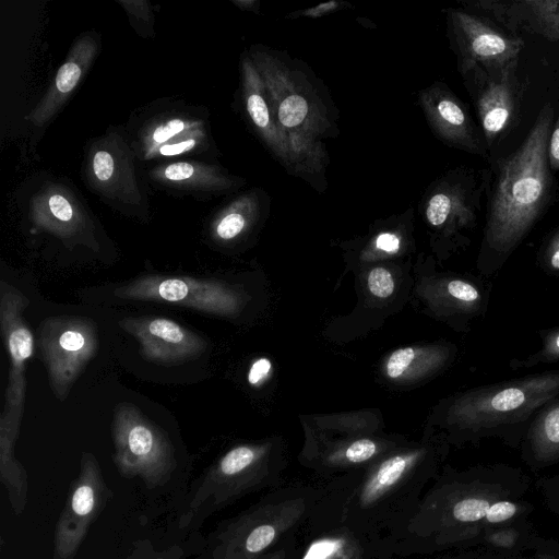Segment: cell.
Returning a JSON list of instances; mask_svg holds the SVG:
<instances>
[{
  "mask_svg": "<svg viewBox=\"0 0 559 559\" xmlns=\"http://www.w3.org/2000/svg\"><path fill=\"white\" fill-rule=\"evenodd\" d=\"M280 466L267 445L240 444L223 454L204 474L181 513L178 527L265 488H277Z\"/></svg>",
  "mask_w": 559,
  "mask_h": 559,
  "instance_id": "52a82bcc",
  "label": "cell"
},
{
  "mask_svg": "<svg viewBox=\"0 0 559 559\" xmlns=\"http://www.w3.org/2000/svg\"><path fill=\"white\" fill-rule=\"evenodd\" d=\"M322 486L274 488L258 502L224 522L214 535L212 559H259L299 530L312 513Z\"/></svg>",
  "mask_w": 559,
  "mask_h": 559,
  "instance_id": "8992f818",
  "label": "cell"
},
{
  "mask_svg": "<svg viewBox=\"0 0 559 559\" xmlns=\"http://www.w3.org/2000/svg\"><path fill=\"white\" fill-rule=\"evenodd\" d=\"M270 198L262 189H251L236 197L218 214L212 225L213 237L229 242L243 235L267 212Z\"/></svg>",
  "mask_w": 559,
  "mask_h": 559,
  "instance_id": "484cf974",
  "label": "cell"
},
{
  "mask_svg": "<svg viewBox=\"0 0 559 559\" xmlns=\"http://www.w3.org/2000/svg\"><path fill=\"white\" fill-rule=\"evenodd\" d=\"M259 559H288V550L284 546H277L276 548L266 552Z\"/></svg>",
  "mask_w": 559,
  "mask_h": 559,
  "instance_id": "7bdbcfd3",
  "label": "cell"
},
{
  "mask_svg": "<svg viewBox=\"0 0 559 559\" xmlns=\"http://www.w3.org/2000/svg\"><path fill=\"white\" fill-rule=\"evenodd\" d=\"M260 72L276 122L298 177L318 192L328 187L329 154L323 140L338 135V110L324 83L302 60L258 44L249 50Z\"/></svg>",
  "mask_w": 559,
  "mask_h": 559,
  "instance_id": "277c9868",
  "label": "cell"
},
{
  "mask_svg": "<svg viewBox=\"0 0 559 559\" xmlns=\"http://www.w3.org/2000/svg\"><path fill=\"white\" fill-rule=\"evenodd\" d=\"M558 393L559 369L471 389L451 407V441L477 444L497 439L519 450L536 413Z\"/></svg>",
  "mask_w": 559,
  "mask_h": 559,
  "instance_id": "5b68a950",
  "label": "cell"
},
{
  "mask_svg": "<svg viewBox=\"0 0 559 559\" xmlns=\"http://www.w3.org/2000/svg\"><path fill=\"white\" fill-rule=\"evenodd\" d=\"M200 121L185 118H169L152 126L142 135V152L145 158H153L156 151L181 132L197 126Z\"/></svg>",
  "mask_w": 559,
  "mask_h": 559,
  "instance_id": "f1b7e54d",
  "label": "cell"
},
{
  "mask_svg": "<svg viewBox=\"0 0 559 559\" xmlns=\"http://www.w3.org/2000/svg\"><path fill=\"white\" fill-rule=\"evenodd\" d=\"M127 559H185V551L179 545L156 549L151 540H136Z\"/></svg>",
  "mask_w": 559,
  "mask_h": 559,
  "instance_id": "4dcf8cb0",
  "label": "cell"
},
{
  "mask_svg": "<svg viewBox=\"0 0 559 559\" xmlns=\"http://www.w3.org/2000/svg\"><path fill=\"white\" fill-rule=\"evenodd\" d=\"M97 51L98 41L94 35L85 34L76 39L49 90L29 114L33 124L44 126L58 112L88 71Z\"/></svg>",
  "mask_w": 559,
  "mask_h": 559,
  "instance_id": "7402d4cb",
  "label": "cell"
},
{
  "mask_svg": "<svg viewBox=\"0 0 559 559\" xmlns=\"http://www.w3.org/2000/svg\"><path fill=\"white\" fill-rule=\"evenodd\" d=\"M417 103L431 132L448 147L488 156L483 133L469 107L444 82L436 81L418 92Z\"/></svg>",
  "mask_w": 559,
  "mask_h": 559,
  "instance_id": "2e32d148",
  "label": "cell"
},
{
  "mask_svg": "<svg viewBox=\"0 0 559 559\" xmlns=\"http://www.w3.org/2000/svg\"><path fill=\"white\" fill-rule=\"evenodd\" d=\"M533 479L521 467L488 463L438 474L401 533L389 559L476 548L487 530L527 520Z\"/></svg>",
  "mask_w": 559,
  "mask_h": 559,
  "instance_id": "6da1fadb",
  "label": "cell"
},
{
  "mask_svg": "<svg viewBox=\"0 0 559 559\" xmlns=\"http://www.w3.org/2000/svg\"><path fill=\"white\" fill-rule=\"evenodd\" d=\"M233 3L241 10L260 13L259 0H234Z\"/></svg>",
  "mask_w": 559,
  "mask_h": 559,
  "instance_id": "b9f144b4",
  "label": "cell"
},
{
  "mask_svg": "<svg viewBox=\"0 0 559 559\" xmlns=\"http://www.w3.org/2000/svg\"><path fill=\"white\" fill-rule=\"evenodd\" d=\"M397 231V229L381 230L373 239L374 247L385 253H396L402 242Z\"/></svg>",
  "mask_w": 559,
  "mask_h": 559,
  "instance_id": "74e56055",
  "label": "cell"
},
{
  "mask_svg": "<svg viewBox=\"0 0 559 559\" xmlns=\"http://www.w3.org/2000/svg\"><path fill=\"white\" fill-rule=\"evenodd\" d=\"M354 7L347 1L343 0H330L326 2H322L318 5L307 8L304 10H296L294 12L288 13L285 15V19H304V17H311L317 19L321 16H325L332 13H335L337 11L342 10H352Z\"/></svg>",
  "mask_w": 559,
  "mask_h": 559,
  "instance_id": "d6a6232c",
  "label": "cell"
},
{
  "mask_svg": "<svg viewBox=\"0 0 559 559\" xmlns=\"http://www.w3.org/2000/svg\"><path fill=\"white\" fill-rule=\"evenodd\" d=\"M554 117V107L545 104L520 146L485 169V225L477 257L485 277L504 266L554 200L547 158Z\"/></svg>",
  "mask_w": 559,
  "mask_h": 559,
  "instance_id": "3957f363",
  "label": "cell"
},
{
  "mask_svg": "<svg viewBox=\"0 0 559 559\" xmlns=\"http://www.w3.org/2000/svg\"><path fill=\"white\" fill-rule=\"evenodd\" d=\"M112 495L96 457L83 452L79 475L69 488L68 499L56 524L52 559L74 558L90 526Z\"/></svg>",
  "mask_w": 559,
  "mask_h": 559,
  "instance_id": "5bb4252c",
  "label": "cell"
},
{
  "mask_svg": "<svg viewBox=\"0 0 559 559\" xmlns=\"http://www.w3.org/2000/svg\"><path fill=\"white\" fill-rule=\"evenodd\" d=\"M271 361L266 358H260L255 360L248 373V381L251 384H258L261 380H263L271 370Z\"/></svg>",
  "mask_w": 559,
  "mask_h": 559,
  "instance_id": "ab89813d",
  "label": "cell"
},
{
  "mask_svg": "<svg viewBox=\"0 0 559 559\" xmlns=\"http://www.w3.org/2000/svg\"><path fill=\"white\" fill-rule=\"evenodd\" d=\"M115 296L179 305L214 314H228L237 305L235 293L223 283L189 276L144 275L116 288Z\"/></svg>",
  "mask_w": 559,
  "mask_h": 559,
  "instance_id": "9a60e30c",
  "label": "cell"
},
{
  "mask_svg": "<svg viewBox=\"0 0 559 559\" xmlns=\"http://www.w3.org/2000/svg\"><path fill=\"white\" fill-rule=\"evenodd\" d=\"M311 533L301 559H385L373 546L349 528L312 513L305 522Z\"/></svg>",
  "mask_w": 559,
  "mask_h": 559,
  "instance_id": "603a6c76",
  "label": "cell"
},
{
  "mask_svg": "<svg viewBox=\"0 0 559 559\" xmlns=\"http://www.w3.org/2000/svg\"><path fill=\"white\" fill-rule=\"evenodd\" d=\"M368 287L372 295L386 298L394 290V281L386 269L377 266L368 275Z\"/></svg>",
  "mask_w": 559,
  "mask_h": 559,
  "instance_id": "e575fe53",
  "label": "cell"
},
{
  "mask_svg": "<svg viewBox=\"0 0 559 559\" xmlns=\"http://www.w3.org/2000/svg\"><path fill=\"white\" fill-rule=\"evenodd\" d=\"M457 3L513 35L525 32L559 41V0H460Z\"/></svg>",
  "mask_w": 559,
  "mask_h": 559,
  "instance_id": "d6986e66",
  "label": "cell"
},
{
  "mask_svg": "<svg viewBox=\"0 0 559 559\" xmlns=\"http://www.w3.org/2000/svg\"><path fill=\"white\" fill-rule=\"evenodd\" d=\"M537 263L546 274L559 276V226L540 245L537 251Z\"/></svg>",
  "mask_w": 559,
  "mask_h": 559,
  "instance_id": "f546056e",
  "label": "cell"
},
{
  "mask_svg": "<svg viewBox=\"0 0 559 559\" xmlns=\"http://www.w3.org/2000/svg\"><path fill=\"white\" fill-rule=\"evenodd\" d=\"M34 226L64 242L80 241L92 223L76 199L60 186L43 188L31 201Z\"/></svg>",
  "mask_w": 559,
  "mask_h": 559,
  "instance_id": "44dd1931",
  "label": "cell"
},
{
  "mask_svg": "<svg viewBox=\"0 0 559 559\" xmlns=\"http://www.w3.org/2000/svg\"><path fill=\"white\" fill-rule=\"evenodd\" d=\"M86 176L94 190L107 200L126 205L142 204L132 151L117 133H109L92 145Z\"/></svg>",
  "mask_w": 559,
  "mask_h": 559,
  "instance_id": "e0dca14e",
  "label": "cell"
},
{
  "mask_svg": "<svg viewBox=\"0 0 559 559\" xmlns=\"http://www.w3.org/2000/svg\"><path fill=\"white\" fill-rule=\"evenodd\" d=\"M534 487L549 512L559 519V473L539 477Z\"/></svg>",
  "mask_w": 559,
  "mask_h": 559,
  "instance_id": "1f68e13d",
  "label": "cell"
},
{
  "mask_svg": "<svg viewBox=\"0 0 559 559\" xmlns=\"http://www.w3.org/2000/svg\"><path fill=\"white\" fill-rule=\"evenodd\" d=\"M522 559H531V557L525 555V556L522 557Z\"/></svg>",
  "mask_w": 559,
  "mask_h": 559,
  "instance_id": "ee69618b",
  "label": "cell"
},
{
  "mask_svg": "<svg viewBox=\"0 0 559 559\" xmlns=\"http://www.w3.org/2000/svg\"><path fill=\"white\" fill-rule=\"evenodd\" d=\"M28 298L4 281L0 283V326L10 358L0 431L17 438L25 405L26 365L34 353V336L23 318Z\"/></svg>",
  "mask_w": 559,
  "mask_h": 559,
  "instance_id": "4fadbf2b",
  "label": "cell"
},
{
  "mask_svg": "<svg viewBox=\"0 0 559 559\" xmlns=\"http://www.w3.org/2000/svg\"><path fill=\"white\" fill-rule=\"evenodd\" d=\"M119 325L138 341L140 355L157 365L193 360L207 347L202 336L168 318L131 317L120 320Z\"/></svg>",
  "mask_w": 559,
  "mask_h": 559,
  "instance_id": "ac0fdd59",
  "label": "cell"
},
{
  "mask_svg": "<svg viewBox=\"0 0 559 559\" xmlns=\"http://www.w3.org/2000/svg\"><path fill=\"white\" fill-rule=\"evenodd\" d=\"M547 158L552 171H559V116L554 121L547 145Z\"/></svg>",
  "mask_w": 559,
  "mask_h": 559,
  "instance_id": "f35d334b",
  "label": "cell"
},
{
  "mask_svg": "<svg viewBox=\"0 0 559 559\" xmlns=\"http://www.w3.org/2000/svg\"><path fill=\"white\" fill-rule=\"evenodd\" d=\"M416 358V350L413 347H404L395 350L388 359L386 374L396 379L402 377L413 365Z\"/></svg>",
  "mask_w": 559,
  "mask_h": 559,
  "instance_id": "836d02e7",
  "label": "cell"
},
{
  "mask_svg": "<svg viewBox=\"0 0 559 559\" xmlns=\"http://www.w3.org/2000/svg\"><path fill=\"white\" fill-rule=\"evenodd\" d=\"M519 452L534 473L559 464V393L536 413Z\"/></svg>",
  "mask_w": 559,
  "mask_h": 559,
  "instance_id": "cb8c5ba5",
  "label": "cell"
},
{
  "mask_svg": "<svg viewBox=\"0 0 559 559\" xmlns=\"http://www.w3.org/2000/svg\"><path fill=\"white\" fill-rule=\"evenodd\" d=\"M428 559H515L509 556L489 551L481 547L456 550L451 554H441ZM519 559V558H516Z\"/></svg>",
  "mask_w": 559,
  "mask_h": 559,
  "instance_id": "8d00e7d4",
  "label": "cell"
},
{
  "mask_svg": "<svg viewBox=\"0 0 559 559\" xmlns=\"http://www.w3.org/2000/svg\"><path fill=\"white\" fill-rule=\"evenodd\" d=\"M539 348L524 358H512L509 368L513 371L526 370L543 365L559 362V325L539 330Z\"/></svg>",
  "mask_w": 559,
  "mask_h": 559,
  "instance_id": "83f0119b",
  "label": "cell"
},
{
  "mask_svg": "<svg viewBox=\"0 0 559 559\" xmlns=\"http://www.w3.org/2000/svg\"><path fill=\"white\" fill-rule=\"evenodd\" d=\"M127 9L129 13H132L133 15L140 16L145 21H148L150 17H152L148 4L144 1L140 2H121Z\"/></svg>",
  "mask_w": 559,
  "mask_h": 559,
  "instance_id": "60d3db41",
  "label": "cell"
},
{
  "mask_svg": "<svg viewBox=\"0 0 559 559\" xmlns=\"http://www.w3.org/2000/svg\"><path fill=\"white\" fill-rule=\"evenodd\" d=\"M528 552L531 559H559V539L537 534Z\"/></svg>",
  "mask_w": 559,
  "mask_h": 559,
  "instance_id": "d590c367",
  "label": "cell"
},
{
  "mask_svg": "<svg viewBox=\"0 0 559 559\" xmlns=\"http://www.w3.org/2000/svg\"><path fill=\"white\" fill-rule=\"evenodd\" d=\"M447 452L445 443L391 452L323 485L312 514L349 528L389 559L388 545L416 512Z\"/></svg>",
  "mask_w": 559,
  "mask_h": 559,
  "instance_id": "7a4b0ae2",
  "label": "cell"
},
{
  "mask_svg": "<svg viewBox=\"0 0 559 559\" xmlns=\"http://www.w3.org/2000/svg\"><path fill=\"white\" fill-rule=\"evenodd\" d=\"M518 66L515 61L493 71L474 67L461 74L488 151L519 122L527 84L520 79Z\"/></svg>",
  "mask_w": 559,
  "mask_h": 559,
  "instance_id": "8fae6325",
  "label": "cell"
},
{
  "mask_svg": "<svg viewBox=\"0 0 559 559\" xmlns=\"http://www.w3.org/2000/svg\"><path fill=\"white\" fill-rule=\"evenodd\" d=\"M537 534L534 524L527 519L487 530L477 547L516 559L530 551Z\"/></svg>",
  "mask_w": 559,
  "mask_h": 559,
  "instance_id": "4316f807",
  "label": "cell"
},
{
  "mask_svg": "<svg viewBox=\"0 0 559 559\" xmlns=\"http://www.w3.org/2000/svg\"><path fill=\"white\" fill-rule=\"evenodd\" d=\"M240 82L241 102L251 128L271 155L294 176L295 163L287 141L276 122L264 81L249 53L241 58Z\"/></svg>",
  "mask_w": 559,
  "mask_h": 559,
  "instance_id": "ffe728a7",
  "label": "cell"
},
{
  "mask_svg": "<svg viewBox=\"0 0 559 559\" xmlns=\"http://www.w3.org/2000/svg\"><path fill=\"white\" fill-rule=\"evenodd\" d=\"M486 175L466 165L448 169L423 192L418 209L427 226L451 250L467 246L478 222Z\"/></svg>",
  "mask_w": 559,
  "mask_h": 559,
  "instance_id": "ba28073f",
  "label": "cell"
},
{
  "mask_svg": "<svg viewBox=\"0 0 559 559\" xmlns=\"http://www.w3.org/2000/svg\"><path fill=\"white\" fill-rule=\"evenodd\" d=\"M37 345L48 371L50 389L59 401H63L97 354V325L86 317H50L38 326Z\"/></svg>",
  "mask_w": 559,
  "mask_h": 559,
  "instance_id": "30bf717a",
  "label": "cell"
},
{
  "mask_svg": "<svg viewBox=\"0 0 559 559\" xmlns=\"http://www.w3.org/2000/svg\"><path fill=\"white\" fill-rule=\"evenodd\" d=\"M525 556V555H524ZM523 557V556H522ZM522 557H520L519 559H522Z\"/></svg>",
  "mask_w": 559,
  "mask_h": 559,
  "instance_id": "f6af8a7d",
  "label": "cell"
},
{
  "mask_svg": "<svg viewBox=\"0 0 559 559\" xmlns=\"http://www.w3.org/2000/svg\"><path fill=\"white\" fill-rule=\"evenodd\" d=\"M152 177L168 187L189 191L223 193L242 185V179L222 168L198 162H176L153 169Z\"/></svg>",
  "mask_w": 559,
  "mask_h": 559,
  "instance_id": "d4e9b609",
  "label": "cell"
},
{
  "mask_svg": "<svg viewBox=\"0 0 559 559\" xmlns=\"http://www.w3.org/2000/svg\"><path fill=\"white\" fill-rule=\"evenodd\" d=\"M114 463L124 478L139 477L147 489L165 485L177 461L167 433L134 405H117L111 424Z\"/></svg>",
  "mask_w": 559,
  "mask_h": 559,
  "instance_id": "9c48e42d",
  "label": "cell"
},
{
  "mask_svg": "<svg viewBox=\"0 0 559 559\" xmlns=\"http://www.w3.org/2000/svg\"><path fill=\"white\" fill-rule=\"evenodd\" d=\"M449 46L460 74L474 67L487 71L519 61L524 40L480 14L462 8L444 10Z\"/></svg>",
  "mask_w": 559,
  "mask_h": 559,
  "instance_id": "7c38bea8",
  "label": "cell"
}]
</instances>
